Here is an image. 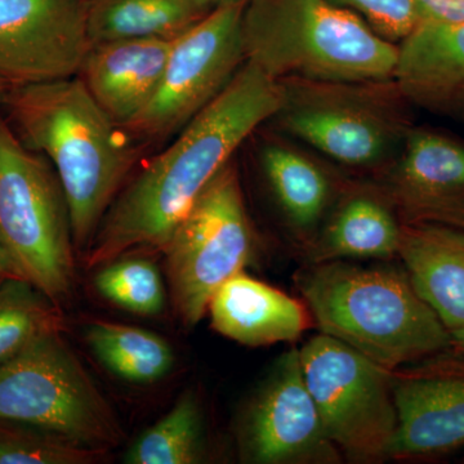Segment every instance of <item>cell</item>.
Returning a JSON list of instances; mask_svg holds the SVG:
<instances>
[{"mask_svg": "<svg viewBox=\"0 0 464 464\" xmlns=\"http://www.w3.org/2000/svg\"><path fill=\"white\" fill-rule=\"evenodd\" d=\"M283 100L277 79L246 63L224 91L119 192L85 249L88 268L141 250L164 252L201 192Z\"/></svg>", "mask_w": 464, "mask_h": 464, "instance_id": "obj_1", "label": "cell"}, {"mask_svg": "<svg viewBox=\"0 0 464 464\" xmlns=\"http://www.w3.org/2000/svg\"><path fill=\"white\" fill-rule=\"evenodd\" d=\"M3 105L27 148L56 170L75 249H87L137 160V152L79 76L9 88Z\"/></svg>", "mask_w": 464, "mask_h": 464, "instance_id": "obj_2", "label": "cell"}, {"mask_svg": "<svg viewBox=\"0 0 464 464\" xmlns=\"http://www.w3.org/2000/svg\"><path fill=\"white\" fill-rule=\"evenodd\" d=\"M297 286L324 334L389 371L453 346L408 274L337 259L302 271Z\"/></svg>", "mask_w": 464, "mask_h": 464, "instance_id": "obj_3", "label": "cell"}, {"mask_svg": "<svg viewBox=\"0 0 464 464\" xmlns=\"http://www.w3.org/2000/svg\"><path fill=\"white\" fill-rule=\"evenodd\" d=\"M241 36L246 61L277 81H389L398 61V44L331 0H246Z\"/></svg>", "mask_w": 464, "mask_h": 464, "instance_id": "obj_4", "label": "cell"}, {"mask_svg": "<svg viewBox=\"0 0 464 464\" xmlns=\"http://www.w3.org/2000/svg\"><path fill=\"white\" fill-rule=\"evenodd\" d=\"M0 240L18 275L54 304L74 284V240L56 170L0 118Z\"/></svg>", "mask_w": 464, "mask_h": 464, "instance_id": "obj_5", "label": "cell"}, {"mask_svg": "<svg viewBox=\"0 0 464 464\" xmlns=\"http://www.w3.org/2000/svg\"><path fill=\"white\" fill-rule=\"evenodd\" d=\"M283 100L274 118L286 132L342 164H380L404 143L406 108L393 79L320 82L280 79Z\"/></svg>", "mask_w": 464, "mask_h": 464, "instance_id": "obj_6", "label": "cell"}, {"mask_svg": "<svg viewBox=\"0 0 464 464\" xmlns=\"http://www.w3.org/2000/svg\"><path fill=\"white\" fill-rule=\"evenodd\" d=\"M0 420L33 424L102 450L123 438L111 405L61 329L43 333L0 364Z\"/></svg>", "mask_w": 464, "mask_h": 464, "instance_id": "obj_7", "label": "cell"}, {"mask_svg": "<svg viewBox=\"0 0 464 464\" xmlns=\"http://www.w3.org/2000/svg\"><path fill=\"white\" fill-rule=\"evenodd\" d=\"M253 248L239 176L230 161L208 183L163 252L174 310L185 325L203 319L217 290L243 273Z\"/></svg>", "mask_w": 464, "mask_h": 464, "instance_id": "obj_8", "label": "cell"}, {"mask_svg": "<svg viewBox=\"0 0 464 464\" xmlns=\"http://www.w3.org/2000/svg\"><path fill=\"white\" fill-rule=\"evenodd\" d=\"M299 357L333 444L357 462L390 458L399 418L389 369L324 333L311 338Z\"/></svg>", "mask_w": 464, "mask_h": 464, "instance_id": "obj_9", "label": "cell"}, {"mask_svg": "<svg viewBox=\"0 0 464 464\" xmlns=\"http://www.w3.org/2000/svg\"><path fill=\"white\" fill-rule=\"evenodd\" d=\"M246 0L225 3L173 39L157 93L124 128L140 141L177 134L230 83L246 63L241 17Z\"/></svg>", "mask_w": 464, "mask_h": 464, "instance_id": "obj_10", "label": "cell"}, {"mask_svg": "<svg viewBox=\"0 0 464 464\" xmlns=\"http://www.w3.org/2000/svg\"><path fill=\"white\" fill-rule=\"evenodd\" d=\"M91 47L87 0H0V76L11 87L74 78Z\"/></svg>", "mask_w": 464, "mask_h": 464, "instance_id": "obj_11", "label": "cell"}, {"mask_svg": "<svg viewBox=\"0 0 464 464\" xmlns=\"http://www.w3.org/2000/svg\"><path fill=\"white\" fill-rule=\"evenodd\" d=\"M241 451L258 464H323L340 460L302 372L299 350L284 353L252 400L241 423Z\"/></svg>", "mask_w": 464, "mask_h": 464, "instance_id": "obj_12", "label": "cell"}, {"mask_svg": "<svg viewBox=\"0 0 464 464\" xmlns=\"http://www.w3.org/2000/svg\"><path fill=\"white\" fill-rule=\"evenodd\" d=\"M389 192L402 224L464 230V142L433 130H409Z\"/></svg>", "mask_w": 464, "mask_h": 464, "instance_id": "obj_13", "label": "cell"}, {"mask_svg": "<svg viewBox=\"0 0 464 464\" xmlns=\"http://www.w3.org/2000/svg\"><path fill=\"white\" fill-rule=\"evenodd\" d=\"M393 396L399 423L390 458L432 456L464 445V362H433L395 382Z\"/></svg>", "mask_w": 464, "mask_h": 464, "instance_id": "obj_14", "label": "cell"}, {"mask_svg": "<svg viewBox=\"0 0 464 464\" xmlns=\"http://www.w3.org/2000/svg\"><path fill=\"white\" fill-rule=\"evenodd\" d=\"M172 41L121 39L93 44L79 78L103 111L124 128L157 93Z\"/></svg>", "mask_w": 464, "mask_h": 464, "instance_id": "obj_15", "label": "cell"}, {"mask_svg": "<svg viewBox=\"0 0 464 464\" xmlns=\"http://www.w3.org/2000/svg\"><path fill=\"white\" fill-rule=\"evenodd\" d=\"M398 48L393 81L405 100L464 121V24H418Z\"/></svg>", "mask_w": 464, "mask_h": 464, "instance_id": "obj_16", "label": "cell"}, {"mask_svg": "<svg viewBox=\"0 0 464 464\" xmlns=\"http://www.w3.org/2000/svg\"><path fill=\"white\" fill-rule=\"evenodd\" d=\"M208 311L216 332L250 347L297 341L310 326L297 299L244 271L217 290Z\"/></svg>", "mask_w": 464, "mask_h": 464, "instance_id": "obj_17", "label": "cell"}, {"mask_svg": "<svg viewBox=\"0 0 464 464\" xmlns=\"http://www.w3.org/2000/svg\"><path fill=\"white\" fill-rule=\"evenodd\" d=\"M398 255L418 295L448 331L464 328V230L402 224Z\"/></svg>", "mask_w": 464, "mask_h": 464, "instance_id": "obj_18", "label": "cell"}, {"mask_svg": "<svg viewBox=\"0 0 464 464\" xmlns=\"http://www.w3.org/2000/svg\"><path fill=\"white\" fill-rule=\"evenodd\" d=\"M203 16L188 0H87L92 45L137 38L173 41Z\"/></svg>", "mask_w": 464, "mask_h": 464, "instance_id": "obj_19", "label": "cell"}, {"mask_svg": "<svg viewBox=\"0 0 464 464\" xmlns=\"http://www.w3.org/2000/svg\"><path fill=\"white\" fill-rule=\"evenodd\" d=\"M401 225L382 201L351 198L333 217L314 253L319 262L343 258L386 259L398 255Z\"/></svg>", "mask_w": 464, "mask_h": 464, "instance_id": "obj_20", "label": "cell"}, {"mask_svg": "<svg viewBox=\"0 0 464 464\" xmlns=\"http://www.w3.org/2000/svg\"><path fill=\"white\" fill-rule=\"evenodd\" d=\"M87 341L111 373L134 383H152L174 365L172 347L155 333L109 322L92 323Z\"/></svg>", "mask_w": 464, "mask_h": 464, "instance_id": "obj_21", "label": "cell"}, {"mask_svg": "<svg viewBox=\"0 0 464 464\" xmlns=\"http://www.w3.org/2000/svg\"><path fill=\"white\" fill-rule=\"evenodd\" d=\"M266 179L280 207L295 227L308 230L328 206V179L310 159L283 145L266 146L262 152Z\"/></svg>", "mask_w": 464, "mask_h": 464, "instance_id": "obj_22", "label": "cell"}, {"mask_svg": "<svg viewBox=\"0 0 464 464\" xmlns=\"http://www.w3.org/2000/svg\"><path fill=\"white\" fill-rule=\"evenodd\" d=\"M203 454V418L198 400L183 395L164 415L134 441L127 451L128 464H192Z\"/></svg>", "mask_w": 464, "mask_h": 464, "instance_id": "obj_23", "label": "cell"}, {"mask_svg": "<svg viewBox=\"0 0 464 464\" xmlns=\"http://www.w3.org/2000/svg\"><path fill=\"white\" fill-rule=\"evenodd\" d=\"M63 328L54 302L21 277L0 279V364L43 333Z\"/></svg>", "mask_w": 464, "mask_h": 464, "instance_id": "obj_24", "label": "cell"}, {"mask_svg": "<svg viewBox=\"0 0 464 464\" xmlns=\"http://www.w3.org/2000/svg\"><path fill=\"white\" fill-rule=\"evenodd\" d=\"M105 451L33 424L0 420V464H93Z\"/></svg>", "mask_w": 464, "mask_h": 464, "instance_id": "obj_25", "label": "cell"}, {"mask_svg": "<svg viewBox=\"0 0 464 464\" xmlns=\"http://www.w3.org/2000/svg\"><path fill=\"white\" fill-rule=\"evenodd\" d=\"M94 285L102 297L139 315H158L166 304L160 273L148 259L130 256L116 259L103 266Z\"/></svg>", "mask_w": 464, "mask_h": 464, "instance_id": "obj_26", "label": "cell"}, {"mask_svg": "<svg viewBox=\"0 0 464 464\" xmlns=\"http://www.w3.org/2000/svg\"><path fill=\"white\" fill-rule=\"evenodd\" d=\"M359 14L378 35L399 44L418 25L414 0H331Z\"/></svg>", "mask_w": 464, "mask_h": 464, "instance_id": "obj_27", "label": "cell"}, {"mask_svg": "<svg viewBox=\"0 0 464 464\" xmlns=\"http://www.w3.org/2000/svg\"><path fill=\"white\" fill-rule=\"evenodd\" d=\"M418 24H464V0H414Z\"/></svg>", "mask_w": 464, "mask_h": 464, "instance_id": "obj_28", "label": "cell"}, {"mask_svg": "<svg viewBox=\"0 0 464 464\" xmlns=\"http://www.w3.org/2000/svg\"><path fill=\"white\" fill-rule=\"evenodd\" d=\"M3 277H20V275H18L14 262H12L7 250H5L2 240H0V279H3Z\"/></svg>", "mask_w": 464, "mask_h": 464, "instance_id": "obj_29", "label": "cell"}, {"mask_svg": "<svg viewBox=\"0 0 464 464\" xmlns=\"http://www.w3.org/2000/svg\"><path fill=\"white\" fill-rule=\"evenodd\" d=\"M200 14H207L208 12L212 11L225 3L232 2V0H188Z\"/></svg>", "mask_w": 464, "mask_h": 464, "instance_id": "obj_30", "label": "cell"}, {"mask_svg": "<svg viewBox=\"0 0 464 464\" xmlns=\"http://www.w3.org/2000/svg\"><path fill=\"white\" fill-rule=\"evenodd\" d=\"M450 335L453 346L457 348L458 353H463L464 355V328L450 331Z\"/></svg>", "mask_w": 464, "mask_h": 464, "instance_id": "obj_31", "label": "cell"}, {"mask_svg": "<svg viewBox=\"0 0 464 464\" xmlns=\"http://www.w3.org/2000/svg\"><path fill=\"white\" fill-rule=\"evenodd\" d=\"M9 88H11V85H9L7 82L0 76V105H3V102H5Z\"/></svg>", "mask_w": 464, "mask_h": 464, "instance_id": "obj_32", "label": "cell"}]
</instances>
